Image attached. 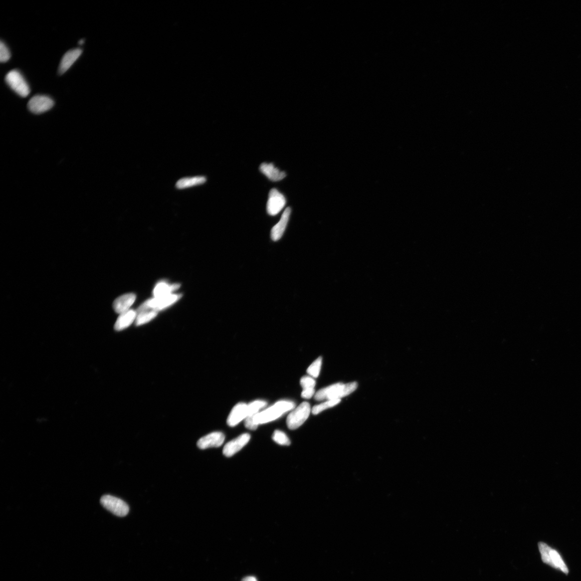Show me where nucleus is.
Segmentation results:
<instances>
[{
  "mask_svg": "<svg viewBox=\"0 0 581 581\" xmlns=\"http://www.w3.org/2000/svg\"><path fill=\"white\" fill-rule=\"evenodd\" d=\"M311 412L310 404L303 402L297 408L294 409L286 419V424L289 429H298L307 420Z\"/></svg>",
  "mask_w": 581,
  "mask_h": 581,
  "instance_id": "4",
  "label": "nucleus"
},
{
  "mask_svg": "<svg viewBox=\"0 0 581 581\" xmlns=\"http://www.w3.org/2000/svg\"><path fill=\"white\" fill-rule=\"evenodd\" d=\"M295 404L291 401H281L273 406L265 409L254 416V420L257 426L276 420L288 412L295 409Z\"/></svg>",
  "mask_w": 581,
  "mask_h": 581,
  "instance_id": "1",
  "label": "nucleus"
},
{
  "mask_svg": "<svg viewBox=\"0 0 581 581\" xmlns=\"http://www.w3.org/2000/svg\"><path fill=\"white\" fill-rule=\"evenodd\" d=\"M291 213V209L290 208H286L279 222L272 229L271 237L273 241H277L282 237L286 226L288 225Z\"/></svg>",
  "mask_w": 581,
  "mask_h": 581,
  "instance_id": "14",
  "label": "nucleus"
},
{
  "mask_svg": "<svg viewBox=\"0 0 581 581\" xmlns=\"http://www.w3.org/2000/svg\"><path fill=\"white\" fill-rule=\"evenodd\" d=\"M356 382L343 384L339 383L320 390L315 394L316 401L341 400L343 397L354 393L357 388Z\"/></svg>",
  "mask_w": 581,
  "mask_h": 581,
  "instance_id": "2",
  "label": "nucleus"
},
{
  "mask_svg": "<svg viewBox=\"0 0 581 581\" xmlns=\"http://www.w3.org/2000/svg\"><path fill=\"white\" fill-rule=\"evenodd\" d=\"M225 439V437L223 433L213 432L199 440L197 446L201 450L207 449L211 447H219L224 444Z\"/></svg>",
  "mask_w": 581,
  "mask_h": 581,
  "instance_id": "11",
  "label": "nucleus"
},
{
  "mask_svg": "<svg viewBox=\"0 0 581 581\" xmlns=\"http://www.w3.org/2000/svg\"><path fill=\"white\" fill-rule=\"evenodd\" d=\"M242 581H257V579L254 576H248L243 579Z\"/></svg>",
  "mask_w": 581,
  "mask_h": 581,
  "instance_id": "27",
  "label": "nucleus"
},
{
  "mask_svg": "<svg viewBox=\"0 0 581 581\" xmlns=\"http://www.w3.org/2000/svg\"><path fill=\"white\" fill-rule=\"evenodd\" d=\"M340 402L341 400H328L324 403L319 404V405L314 406L312 409V413L314 415H318L323 411L335 407Z\"/></svg>",
  "mask_w": 581,
  "mask_h": 581,
  "instance_id": "21",
  "label": "nucleus"
},
{
  "mask_svg": "<svg viewBox=\"0 0 581 581\" xmlns=\"http://www.w3.org/2000/svg\"><path fill=\"white\" fill-rule=\"evenodd\" d=\"M207 181V178L204 176H196L192 177H187L180 179L176 183V187L178 189H184L195 186L204 184Z\"/></svg>",
  "mask_w": 581,
  "mask_h": 581,
  "instance_id": "20",
  "label": "nucleus"
},
{
  "mask_svg": "<svg viewBox=\"0 0 581 581\" xmlns=\"http://www.w3.org/2000/svg\"><path fill=\"white\" fill-rule=\"evenodd\" d=\"M284 196L276 188L270 190L267 203L268 214L275 216L278 214L284 208L286 204Z\"/></svg>",
  "mask_w": 581,
  "mask_h": 581,
  "instance_id": "8",
  "label": "nucleus"
},
{
  "mask_svg": "<svg viewBox=\"0 0 581 581\" xmlns=\"http://www.w3.org/2000/svg\"><path fill=\"white\" fill-rule=\"evenodd\" d=\"M273 439L276 443L282 446H289L291 444L289 438L281 431H275L273 435Z\"/></svg>",
  "mask_w": 581,
  "mask_h": 581,
  "instance_id": "24",
  "label": "nucleus"
},
{
  "mask_svg": "<svg viewBox=\"0 0 581 581\" xmlns=\"http://www.w3.org/2000/svg\"><path fill=\"white\" fill-rule=\"evenodd\" d=\"M101 504L106 509L119 517L127 515L129 507L122 499L111 495L103 496L100 499Z\"/></svg>",
  "mask_w": 581,
  "mask_h": 581,
  "instance_id": "6",
  "label": "nucleus"
},
{
  "mask_svg": "<svg viewBox=\"0 0 581 581\" xmlns=\"http://www.w3.org/2000/svg\"><path fill=\"white\" fill-rule=\"evenodd\" d=\"M55 102L51 98L46 95H35L28 103V108L30 111L36 114L45 113L54 106Z\"/></svg>",
  "mask_w": 581,
  "mask_h": 581,
  "instance_id": "7",
  "label": "nucleus"
},
{
  "mask_svg": "<svg viewBox=\"0 0 581 581\" xmlns=\"http://www.w3.org/2000/svg\"><path fill=\"white\" fill-rule=\"evenodd\" d=\"M267 405L266 402L260 400L255 401L248 404V417L253 416L258 414L261 410L266 407Z\"/></svg>",
  "mask_w": 581,
  "mask_h": 581,
  "instance_id": "22",
  "label": "nucleus"
},
{
  "mask_svg": "<svg viewBox=\"0 0 581 581\" xmlns=\"http://www.w3.org/2000/svg\"><path fill=\"white\" fill-rule=\"evenodd\" d=\"M250 439H251V435L248 433H245L231 441L225 446L223 450L224 455L227 457H232L245 446Z\"/></svg>",
  "mask_w": 581,
  "mask_h": 581,
  "instance_id": "10",
  "label": "nucleus"
},
{
  "mask_svg": "<svg viewBox=\"0 0 581 581\" xmlns=\"http://www.w3.org/2000/svg\"><path fill=\"white\" fill-rule=\"evenodd\" d=\"M136 312L137 316L135 321L136 326H141L148 323L156 318L158 314V311L147 307L143 304L138 307Z\"/></svg>",
  "mask_w": 581,
  "mask_h": 581,
  "instance_id": "16",
  "label": "nucleus"
},
{
  "mask_svg": "<svg viewBox=\"0 0 581 581\" xmlns=\"http://www.w3.org/2000/svg\"><path fill=\"white\" fill-rule=\"evenodd\" d=\"M180 286L179 284H169L164 281L160 282L154 287L153 295L154 298L166 296L178 290Z\"/></svg>",
  "mask_w": 581,
  "mask_h": 581,
  "instance_id": "19",
  "label": "nucleus"
},
{
  "mask_svg": "<svg viewBox=\"0 0 581 581\" xmlns=\"http://www.w3.org/2000/svg\"><path fill=\"white\" fill-rule=\"evenodd\" d=\"M136 297L134 293H127L117 298L113 303L114 311L119 314L123 313L129 310L130 307L133 304Z\"/></svg>",
  "mask_w": 581,
  "mask_h": 581,
  "instance_id": "15",
  "label": "nucleus"
},
{
  "mask_svg": "<svg viewBox=\"0 0 581 581\" xmlns=\"http://www.w3.org/2000/svg\"><path fill=\"white\" fill-rule=\"evenodd\" d=\"M322 365V358L318 357L312 364L308 367L307 370V373L310 376L315 378L319 376Z\"/></svg>",
  "mask_w": 581,
  "mask_h": 581,
  "instance_id": "23",
  "label": "nucleus"
},
{
  "mask_svg": "<svg viewBox=\"0 0 581 581\" xmlns=\"http://www.w3.org/2000/svg\"><path fill=\"white\" fill-rule=\"evenodd\" d=\"M5 80L12 89L21 97H27L30 93V88L24 77L18 70H12L7 73Z\"/></svg>",
  "mask_w": 581,
  "mask_h": 581,
  "instance_id": "5",
  "label": "nucleus"
},
{
  "mask_svg": "<svg viewBox=\"0 0 581 581\" xmlns=\"http://www.w3.org/2000/svg\"><path fill=\"white\" fill-rule=\"evenodd\" d=\"M248 417V404L240 403L232 409L227 419V424L231 427L238 425Z\"/></svg>",
  "mask_w": 581,
  "mask_h": 581,
  "instance_id": "12",
  "label": "nucleus"
},
{
  "mask_svg": "<svg viewBox=\"0 0 581 581\" xmlns=\"http://www.w3.org/2000/svg\"><path fill=\"white\" fill-rule=\"evenodd\" d=\"M83 51L80 49H75L68 51L62 59L60 67L58 69L59 74L63 75L67 71L71 66L75 63L78 58L82 55Z\"/></svg>",
  "mask_w": 581,
  "mask_h": 581,
  "instance_id": "13",
  "label": "nucleus"
},
{
  "mask_svg": "<svg viewBox=\"0 0 581 581\" xmlns=\"http://www.w3.org/2000/svg\"><path fill=\"white\" fill-rule=\"evenodd\" d=\"M11 55L8 48L6 44L1 41L0 43V61L5 63L10 60Z\"/></svg>",
  "mask_w": 581,
  "mask_h": 581,
  "instance_id": "26",
  "label": "nucleus"
},
{
  "mask_svg": "<svg viewBox=\"0 0 581 581\" xmlns=\"http://www.w3.org/2000/svg\"><path fill=\"white\" fill-rule=\"evenodd\" d=\"M84 40H81L79 41V44H80V45H82V44H83L84 43Z\"/></svg>",
  "mask_w": 581,
  "mask_h": 581,
  "instance_id": "28",
  "label": "nucleus"
},
{
  "mask_svg": "<svg viewBox=\"0 0 581 581\" xmlns=\"http://www.w3.org/2000/svg\"><path fill=\"white\" fill-rule=\"evenodd\" d=\"M181 297V295H176V294L172 293L166 296L157 298L154 297L152 299L146 300L143 304L147 307L158 312L173 305Z\"/></svg>",
  "mask_w": 581,
  "mask_h": 581,
  "instance_id": "9",
  "label": "nucleus"
},
{
  "mask_svg": "<svg viewBox=\"0 0 581 581\" xmlns=\"http://www.w3.org/2000/svg\"><path fill=\"white\" fill-rule=\"evenodd\" d=\"M136 316V311L132 310L120 314L115 323L114 329L116 331H121L128 328L135 321Z\"/></svg>",
  "mask_w": 581,
  "mask_h": 581,
  "instance_id": "18",
  "label": "nucleus"
},
{
  "mask_svg": "<svg viewBox=\"0 0 581 581\" xmlns=\"http://www.w3.org/2000/svg\"><path fill=\"white\" fill-rule=\"evenodd\" d=\"M539 549L542 561L551 566L555 569L559 570L566 574H568L569 570L566 565L562 557L557 551L551 548L546 543L540 542L538 544Z\"/></svg>",
  "mask_w": 581,
  "mask_h": 581,
  "instance_id": "3",
  "label": "nucleus"
},
{
  "mask_svg": "<svg viewBox=\"0 0 581 581\" xmlns=\"http://www.w3.org/2000/svg\"><path fill=\"white\" fill-rule=\"evenodd\" d=\"M260 170L263 174L267 176V177L272 181H280L286 176L285 172L279 170L273 163H263L260 165Z\"/></svg>",
  "mask_w": 581,
  "mask_h": 581,
  "instance_id": "17",
  "label": "nucleus"
},
{
  "mask_svg": "<svg viewBox=\"0 0 581 581\" xmlns=\"http://www.w3.org/2000/svg\"><path fill=\"white\" fill-rule=\"evenodd\" d=\"M300 385L303 388V391H310L314 390L316 382L314 378L311 376H304L300 379Z\"/></svg>",
  "mask_w": 581,
  "mask_h": 581,
  "instance_id": "25",
  "label": "nucleus"
}]
</instances>
